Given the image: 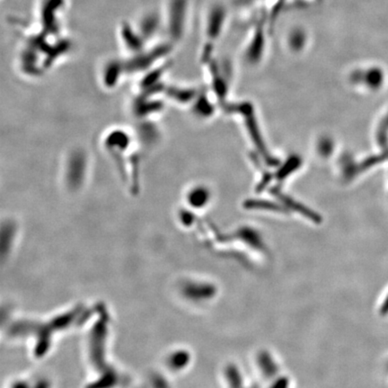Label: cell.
<instances>
[{"mask_svg": "<svg viewBox=\"0 0 388 388\" xmlns=\"http://www.w3.org/2000/svg\"><path fill=\"white\" fill-rule=\"evenodd\" d=\"M86 159L83 151L76 150L71 153L66 163L67 181L73 187H76L83 181L85 172Z\"/></svg>", "mask_w": 388, "mask_h": 388, "instance_id": "obj_1", "label": "cell"}, {"mask_svg": "<svg viewBox=\"0 0 388 388\" xmlns=\"http://www.w3.org/2000/svg\"><path fill=\"white\" fill-rule=\"evenodd\" d=\"M123 65L119 61L113 60L106 65L103 70V83L107 88H114L118 84L121 76H123Z\"/></svg>", "mask_w": 388, "mask_h": 388, "instance_id": "obj_2", "label": "cell"}]
</instances>
